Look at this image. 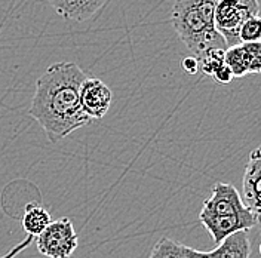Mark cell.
Wrapping results in <instances>:
<instances>
[{
  "instance_id": "4fadbf2b",
  "label": "cell",
  "mask_w": 261,
  "mask_h": 258,
  "mask_svg": "<svg viewBox=\"0 0 261 258\" xmlns=\"http://www.w3.org/2000/svg\"><path fill=\"white\" fill-rule=\"evenodd\" d=\"M224 49H210L203 52L200 57L196 58L199 71H202L206 76H212L215 70H218L221 65L224 64Z\"/></svg>"
},
{
  "instance_id": "e0dca14e",
  "label": "cell",
  "mask_w": 261,
  "mask_h": 258,
  "mask_svg": "<svg viewBox=\"0 0 261 258\" xmlns=\"http://www.w3.org/2000/svg\"><path fill=\"white\" fill-rule=\"evenodd\" d=\"M33 242H34V239H33L32 236H27L24 241H21V242L18 243V245H15V246H14V248H12L9 252H6L3 257H0V258H15L16 255H18V254H21L24 249H27V248H29V246H30Z\"/></svg>"
},
{
  "instance_id": "7c38bea8",
  "label": "cell",
  "mask_w": 261,
  "mask_h": 258,
  "mask_svg": "<svg viewBox=\"0 0 261 258\" xmlns=\"http://www.w3.org/2000/svg\"><path fill=\"white\" fill-rule=\"evenodd\" d=\"M52 223V217L46 208L37 203H30L24 211V215L21 218V224L27 236L37 238L46 227Z\"/></svg>"
},
{
  "instance_id": "6da1fadb",
  "label": "cell",
  "mask_w": 261,
  "mask_h": 258,
  "mask_svg": "<svg viewBox=\"0 0 261 258\" xmlns=\"http://www.w3.org/2000/svg\"><path fill=\"white\" fill-rule=\"evenodd\" d=\"M85 79V73L76 63H55L36 82L30 116L42 126L50 143H58L92 122L83 113L79 101Z\"/></svg>"
},
{
  "instance_id": "7a4b0ae2",
  "label": "cell",
  "mask_w": 261,
  "mask_h": 258,
  "mask_svg": "<svg viewBox=\"0 0 261 258\" xmlns=\"http://www.w3.org/2000/svg\"><path fill=\"white\" fill-rule=\"evenodd\" d=\"M217 3L218 0H175L174 3L172 25L193 58L210 49H227L214 25Z\"/></svg>"
},
{
  "instance_id": "5bb4252c",
  "label": "cell",
  "mask_w": 261,
  "mask_h": 258,
  "mask_svg": "<svg viewBox=\"0 0 261 258\" xmlns=\"http://www.w3.org/2000/svg\"><path fill=\"white\" fill-rule=\"evenodd\" d=\"M242 58H244L246 73L258 74L261 71V43L260 42H249L241 43Z\"/></svg>"
},
{
  "instance_id": "3957f363",
  "label": "cell",
  "mask_w": 261,
  "mask_h": 258,
  "mask_svg": "<svg viewBox=\"0 0 261 258\" xmlns=\"http://www.w3.org/2000/svg\"><path fill=\"white\" fill-rule=\"evenodd\" d=\"M251 16H260L257 0H218L214 12V25L224 39L227 48L241 45L239 30Z\"/></svg>"
},
{
  "instance_id": "30bf717a",
  "label": "cell",
  "mask_w": 261,
  "mask_h": 258,
  "mask_svg": "<svg viewBox=\"0 0 261 258\" xmlns=\"http://www.w3.org/2000/svg\"><path fill=\"white\" fill-rule=\"evenodd\" d=\"M251 257V241L248 231H238L220 245H217L212 251L203 252L200 258H249Z\"/></svg>"
},
{
  "instance_id": "ba28073f",
  "label": "cell",
  "mask_w": 261,
  "mask_h": 258,
  "mask_svg": "<svg viewBox=\"0 0 261 258\" xmlns=\"http://www.w3.org/2000/svg\"><path fill=\"white\" fill-rule=\"evenodd\" d=\"M260 181H261V151L260 148H254L249 154V161L245 168L242 178V200L245 207L249 208L254 214L260 215Z\"/></svg>"
},
{
  "instance_id": "277c9868",
  "label": "cell",
  "mask_w": 261,
  "mask_h": 258,
  "mask_svg": "<svg viewBox=\"0 0 261 258\" xmlns=\"http://www.w3.org/2000/svg\"><path fill=\"white\" fill-rule=\"evenodd\" d=\"M39 254L48 258H71L79 245V236L70 218L52 221L37 238H34Z\"/></svg>"
},
{
  "instance_id": "9a60e30c",
  "label": "cell",
  "mask_w": 261,
  "mask_h": 258,
  "mask_svg": "<svg viewBox=\"0 0 261 258\" xmlns=\"http://www.w3.org/2000/svg\"><path fill=\"white\" fill-rule=\"evenodd\" d=\"M261 24L260 16H251L245 21L239 30V42L249 43V42H260Z\"/></svg>"
},
{
  "instance_id": "2e32d148",
  "label": "cell",
  "mask_w": 261,
  "mask_h": 258,
  "mask_svg": "<svg viewBox=\"0 0 261 258\" xmlns=\"http://www.w3.org/2000/svg\"><path fill=\"white\" fill-rule=\"evenodd\" d=\"M211 78H214L215 81L218 82V83H223V85H226V83H230L231 79H233V74H231V71H230V68H228L227 65L223 64L218 70H215V73L212 74Z\"/></svg>"
},
{
  "instance_id": "9c48e42d",
  "label": "cell",
  "mask_w": 261,
  "mask_h": 258,
  "mask_svg": "<svg viewBox=\"0 0 261 258\" xmlns=\"http://www.w3.org/2000/svg\"><path fill=\"white\" fill-rule=\"evenodd\" d=\"M55 12L67 21H86L104 6L106 0H48Z\"/></svg>"
},
{
  "instance_id": "8fae6325",
  "label": "cell",
  "mask_w": 261,
  "mask_h": 258,
  "mask_svg": "<svg viewBox=\"0 0 261 258\" xmlns=\"http://www.w3.org/2000/svg\"><path fill=\"white\" fill-rule=\"evenodd\" d=\"M202 251H197L192 246L172 241L169 238H161L151 249L148 258H200Z\"/></svg>"
},
{
  "instance_id": "52a82bcc",
  "label": "cell",
  "mask_w": 261,
  "mask_h": 258,
  "mask_svg": "<svg viewBox=\"0 0 261 258\" xmlns=\"http://www.w3.org/2000/svg\"><path fill=\"white\" fill-rule=\"evenodd\" d=\"M199 220L211 235L215 245H220L228 236L238 231H248L257 226L260 221V215L254 214L252 211H248L245 214L233 217H199Z\"/></svg>"
},
{
  "instance_id": "8992f818",
  "label": "cell",
  "mask_w": 261,
  "mask_h": 258,
  "mask_svg": "<svg viewBox=\"0 0 261 258\" xmlns=\"http://www.w3.org/2000/svg\"><path fill=\"white\" fill-rule=\"evenodd\" d=\"M79 101L83 113L91 120H99L110 110L113 94L104 82L86 78L81 86Z\"/></svg>"
},
{
  "instance_id": "ac0fdd59",
  "label": "cell",
  "mask_w": 261,
  "mask_h": 258,
  "mask_svg": "<svg viewBox=\"0 0 261 258\" xmlns=\"http://www.w3.org/2000/svg\"><path fill=\"white\" fill-rule=\"evenodd\" d=\"M182 68L189 73V74H197L199 73V67H197V61L193 57H187L182 60Z\"/></svg>"
},
{
  "instance_id": "5b68a950",
  "label": "cell",
  "mask_w": 261,
  "mask_h": 258,
  "mask_svg": "<svg viewBox=\"0 0 261 258\" xmlns=\"http://www.w3.org/2000/svg\"><path fill=\"white\" fill-rule=\"evenodd\" d=\"M251 211L246 208L238 189L230 183H215L212 194L205 200L199 217H233Z\"/></svg>"
}]
</instances>
